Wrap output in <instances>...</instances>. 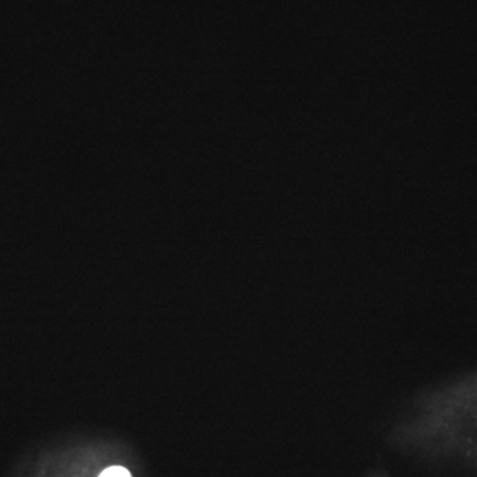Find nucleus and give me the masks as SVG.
Segmentation results:
<instances>
[{
  "instance_id": "obj_1",
  "label": "nucleus",
  "mask_w": 477,
  "mask_h": 477,
  "mask_svg": "<svg viewBox=\"0 0 477 477\" xmlns=\"http://www.w3.org/2000/svg\"><path fill=\"white\" fill-rule=\"evenodd\" d=\"M100 477H131L130 472L124 467H111L105 469Z\"/></svg>"
}]
</instances>
